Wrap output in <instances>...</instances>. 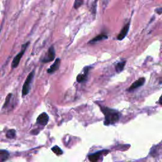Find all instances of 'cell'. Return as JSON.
Listing matches in <instances>:
<instances>
[{
	"label": "cell",
	"instance_id": "obj_4",
	"mask_svg": "<svg viewBox=\"0 0 162 162\" xmlns=\"http://www.w3.org/2000/svg\"><path fill=\"white\" fill-rule=\"evenodd\" d=\"M55 58V50L54 48V46H52L49 48L48 51L47 56L44 58L42 60V62L43 63H48L54 60Z\"/></svg>",
	"mask_w": 162,
	"mask_h": 162
},
{
	"label": "cell",
	"instance_id": "obj_16",
	"mask_svg": "<svg viewBox=\"0 0 162 162\" xmlns=\"http://www.w3.org/2000/svg\"><path fill=\"white\" fill-rule=\"evenodd\" d=\"M84 4V0H75L74 3V8L78 9Z\"/></svg>",
	"mask_w": 162,
	"mask_h": 162
},
{
	"label": "cell",
	"instance_id": "obj_5",
	"mask_svg": "<svg viewBox=\"0 0 162 162\" xmlns=\"http://www.w3.org/2000/svg\"><path fill=\"white\" fill-rule=\"evenodd\" d=\"M48 121H49L48 115L45 112H43L41 114H40L39 115V117L37 118L36 124L42 126H45L46 125H47Z\"/></svg>",
	"mask_w": 162,
	"mask_h": 162
},
{
	"label": "cell",
	"instance_id": "obj_13",
	"mask_svg": "<svg viewBox=\"0 0 162 162\" xmlns=\"http://www.w3.org/2000/svg\"><path fill=\"white\" fill-rule=\"evenodd\" d=\"M9 153L5 150H1L0 151V158H1V161H4L7 160L9 157Z\"/></svg>",
	"mask_w": 162,
	"mask_h": 162
},
{
	"label": "cell",
	"instance_id": "obj_9",
	"mask_svg": "<svg viewBox=\"0 0 162 162\" xmlns=\"http://www.w3.org/2000/svg\"><path fill=\"white\" fill-rule=\"evenodd\" d=\"M89 67H86V70L84 71V74H79L78 76L77 77V80L78 82H83L85 80H87V77H88V74L89 72Z\"/></svg>",
	"mask_w": 162,
	"mask_h": 162
},
{
	"label": "cell",
	"instance_id": "obj_17",
	"mask_svg": "<svg viewBox=\"0 0 162 162\" xmlns=\"http://www.w3.org/2000/svg\"><path fill=\"white\" fill-rule=\"evenodd\" d=\"M11 95H12V94H11V93H10V94H8V96H7V98H6L5 103H4V105H3V108H4V107H7V106L8 105V104L9 101H10V98H11Z\"/></svg>",
	"mask_w": 162,
	"mask_h": 162
},
{
	"label": "cell",
	"instance_id": "obj_7",
	"mask_svg": "<svg viewBox=\"0 0 162 162\" xmlns=\"http://www.w3.org/2000/svg\"><path fill=\"white\" fill-rule=\"evenodd\" d=\"M144 82H145V79H144V77H141L140 79H139L138 80H137L136 81V82H134L130 86V88L128 89V91H132L138 88H140V87L142 86L144 84Z\"/></svg>",
	"mask_w": 162,
	"mask_h": 162
},
{
	"label": "cell",
	"instance_id": "obj_3",
	"mask_svg": "<svg viewBox=\"0 0 162 162\" xmlns=\"http://www.w3.org/2000/svg\"><path fill=\"white\" fill-rule=\"evenodd\" d=\"M29 43H30L29 42H27V43L23 45L22 46V50L20 51V53L17 54L16 56L14 58L12 63H11V67H12L13 68H16L17 67H18L19 63L20 62V60L22 58V56L24 55V53L26 52V50L27 48L28 47V44H29Z\"/></svg>",
	"mask_w": 162,
	"mask_h": 162
},
{
	"label": "cell",
	"instance_id": "obj_1",
	"mask_svg": "<svg viewBox=\"0 0 162 162\" xmlns=\"http://www.w3.org/2000/svg\"><path fill=\"white\" fill-rule=\"evenodd\" d=\"M101 109L103 113L105 115L104 124L105 125L114 124L119 120L120 115L117 111L113 110L107 107H101Z\"/></svg>",
	"mask_w": 162,
	"mask_h": 162
},
{
	"label": "cell",
	"instance_id": "obj_19",
	"mask_svg": "<svg viewBox=\"0 0 162 162\" xmlns=\"http://www.w3.org/2000/svg\"><path fill=\"white\" fill-rule=\"evenodd\" d=\"M159 103L161 105H162V95H161V96L160 97V98L159 99Z\"/></svg>",
	"mask_w": 162,
	"mask_h": 162
},
{
	"label": "cell",
	"instance_id": "obj_6",
	"mask_svg": "<svg viewBox=\"0 0 162 162\" xmlns=\"http://www.w3.org/2000/svg\"><path fill=\"white\" fill-rule=\"evenodd\" d=\"M130 28V22H129L127 24L122 28V29L121 30L120 32L118 34L117 36V39L119 40H123L127 36V34H128Z\"/></svg>",
	"mask_w": 162,
	"mask_h": 162
},
{
	"label": "cell",
	"instance_id": "obj_18",
	"mask_svg": "<svg viewBox=\"0 0 162 162\" xmlns=\"http://www.w3.org/2000/svg\"><path fill=\"white\" fill-rule=\"evenodd\" d=\"M155 11L158 14H162V8H158L155 10Z\"/></svg>",
	"mask_w": 162,
	"mask_h": 162
},
{
	"label": "cell",
	"instance_id": "obj_12",
	"mask_svg": "<svg viewBox=\"0 0 162 162\" xmlns=\"http://www.w3.org/2000/svg\"><path fill=\"white\" fill-rule=\"evenodd\" d=\"M125 63L126 62H121L117 63L116 66H115V70H116L117 73H120L124 70Z\"/></svg>",
	"mask_w": 162,
	"mask_h": 162
},
{
	"label": "cell",
	"instance_id": "obj_8",
	"mask_svg": "<svg viewBox=\"0 0 162 162\" xmlns=\"http://www.w3.org/2000/svg\"><path fill=\"white\" fill-rule=\"evenodd\" d=\"M60 62L61 60L60 58H56L55 61V62L53 63V64L47 70V72L48 74H53L55 72L57 71L58 70V68L60 67Z\"/></svg>",
	"mask_w": 162,
	"mask_h": 162
},
{
	"label": "cell",
	"instance_id": "obj_11",
	"mask_svg": "<svg viewBox=\"0 0 162 162\" xmlns=\"http://www.w3.org/2000/svg\"><path fill=\"white\" fill-rule=\"evenodd\" d=\"M108 39V36L106 35V34H101L100 35H98L97 36H96L95 38H94L92 39H91L90 41L89 42V43H96L98 41H100V40H104V39Z\"/></svg>",
	"mask_w": 162,
	"mask_h": 162
},
{
	"label": "cell",
	"instance_id": "obj_10",
	"mask_svg": "<svg viewBox=\"0 0 162 162\" xmlns=\"http://www.w3.org/2000/svg\"><path fill=\"white\" fill-rule=\"evenodd\" d=\"M106 151H100V152H96L95 153H93V154H91L89 156V160L91 161H98V160H99V158L101 157V156L102 155V154L105 152Z\"/></svg>",
	"mask_w": 162,
	"mask_h": 162
},
{
	"label": "cell",
	"instance_id": "obj_15",
	"mask_svg": "<svg viewBox=\"0 0 162 162\" xmlns=\"http://www.w3.org/2000/svg\"><path fill=\"white\" fill-rule=\"evenodd\" d=\"M51 150L53 151V152L55 154H56L58 156L61 155L63 154V151L61 149V148H60L58 146H55L53 148H52Z\"/></svg>",
	"mask_w": 162,
	"mask_h": 162
},
{
	"label": "cell",
	"instance_id": "obj_14",
	"mask_svg": "<svg viewBox=\"0 0 162 162\" xmlns=\"http://www.w3.org/2000/svg\"><path fill=\"white\" fill-rule=\"evenodd\" d=\"M16 136V130L14 129H10L7 131L6 136L8 139H14Z\"/></svg>",
	"mask_w": 162,
	"mask_h": 162
},
{
	"label": "cell",
	"instance_id": "obj_2",
	"mask_svg": "<svg viewBox=\"0 0 162 162\" xmlns=\"http://www.w3.org/2000/svg\"><path fill=\"white\" fill-rule=\"evenodd\" d=\"M34 76V71H32L28 74V76L27 77L25 80V82L22 87V93L23 96L27 95L28 94V92H29L30 88H31V84L32 82Z\"/></svg>",
	"mask_w": 162,
	"mask_h": 162
}]
</instances>
